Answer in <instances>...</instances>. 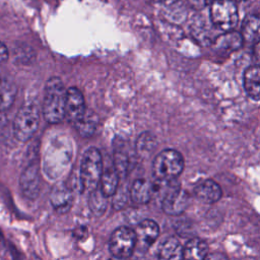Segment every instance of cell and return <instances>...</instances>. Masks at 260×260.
<instances>
[{"mask_svg": "<svg viewBox=\"0 0 260 260\" xmlns=\"http://www.w3.org/2000/svg\"><path fill=\"white\" fill-rule=\"evenodd\" d=\"M73 148L66 137H58L47 148L44 157V170L48 177L57 179L64 174L71 162Z\"/></svg>", "mask_w": 260, "mask_h": 260, "instance_id": "cell-1", "label": "cell"}, {"mask_svg": "<svg viewBox=\"0 0 260 260\" xmlns=\"http://www.w3.org/2000/svg\"><path fill=\"white\" fill-rule=\"evenodd\" d=\"M66 89L59 77H51L45 86L43 115L47 122L56 124L65 118Z\"/></svg>", "mask_w": 260, "mask_h": 260, "instance_id": "cell-2", "label": "cell"}, {"mask_svg": "<svg viewBox=\"0 0 260 260\" xmlns=\"http://www.w3.org/2000/svg\"><path fill=\"white\" fill-rule=\"evenodd\" d=\"M184 169V158L175 149H165L153 159L152 174L155 180L170 181L176 179Z\"/></svg>", "mask_w": 260, "mask_h": 260, "instance_id": "cell-3", "label": "cell"}, {"mask_svg": "<svg viewBox=\"0 0 260 260\" xmlns=\"http://www.w3.org/2000/svg\"><path fill=\"white\" fill-rule=\"evenodd\" d=\"M103 157L95 147L88 148L81 158L80 184L85 191H92L98 188L103 173Z\"/></svg>", "mask_w": 260, "mask_h": 260, "instance_id": "cell-4", "label": "cell"}, {"mask_svg": "<svg viewBox=\"0 0 260 260\" xmlns=\"http://www.w3.org/2000/svg\"><path fill=\"white\" fill-rule=\"evenodd\" d=\"M40 113L38 107L32 103L24 104L17 112L13 121V132L15 137L25 142L29 140L38 130Z\"/></svg>", "mask_w": 260, "mask_h": 260, "instance_id": "cell-5", "label": "cell"}, {"mask_svg": "<svg viewBox=\"0 0 260 260\" xmlns=\"http://www.w3.org/2000/svg\"><path fill=\"white\" fill-rule=\"evenodd\" d=\"M210 21L220 31L235 29L239 20L238 8L233 0H214L210 4Z\"/></svg>", "mask_w": 260, "mask_h": 260, "instance_id": "cell-6", "label": "cell"}, {"mask_svg": "<svg viewBox=\"0 0 260 260\" xmlns=\"http://www.w3.org/2000/svg\"><path fill=\"white\" fill-rule=\"evenodd\" d=\"M136 237L134 230L128 226H120L116 229L109 241V251L114 258H129L135 250Z\"/></svg>", "mask_w": 260, "mask_h": 260, "instance_id": "cell-7", "label": "cell"}, {"mask_svg": "<svg viewBox=\"0 0 260 260\" xmlns=\"http://www.w3.org/2000/svg\"><path fill=\"white\" fill-rule=\"evenodd\" d=\"M190 202L189 194L181 189L177 181L161 198V208L169 215H179L185 211Z\"/></svg>", "mask_w": 260, "mask_h": 260, "instance_id": "cell-8", "label": "cell"}, {"mask_svg": "<svg viewBox=\"0 0 260 260\" xmlns=\"http://www.w3.org/2000/svg\"><path fill=\"white\" fill-rule=\"evenodd\" d=\"M136 243L135 250L143 253L147 251L155 242L159 235V226L152 219H143L134 230Z\"/></svg>", "mask_w": 260, "mask_h": 260, "instance_id": "cell-9", "label": "cell"}, {"mask_svg": "<svg viewBox=\"0 0 260 260\" xmlns=\"http://www.w3.org/2000/svg\"><path fill=\"white\" fill-rule=\"evenodd\" d=\"M22 193L29 199H36L41 191V177L38 161L30 162L22 172L19 180Z\"/></svg>", "mask_w": 260, "mask_h": 260, "instance_id": "cell-10", "label": "cell"}, {"mask_svg": "<svg viewBox=\"0 0 260 260\" xmlns=\"http://www.w3.org/2000/svg\"><path fill=\"white\" fill-rule=\"evenodd\" d=\"M85 109V102L81 91L76 87H70L66 89L65 118L73 124L78 118L82 116Z\"/></svg>", "mask_w": 260, "mask_h": 260, "instance_id": "cell-11", "label": "cell"}, {"mask_svg": "<svg viewBox=\"0 0 260 260\" xmlns=\"http://www.w3.org/2000/svg\"><path fill=\"white\" fill-rule=\"evenodd\" d=\"M50 201L57 212H67L73 203V194L71 189L62 182L57 183L51 190Z\"/></svg>", "mask_w": 260, "mask_h": 260, "instance_id": "cell-12", "label": "cell"}, {"mask_svg": "<svg viewBox=\"0 0 260 260\" xmlns=\"http://www.w3.org/2000/svg\"><path fill=\"white\" fill-rule=\"evenodd\" d=\"M134 152H132L129 145L121 141L119 145H116L114 151V167L116 168L119 177H125L131 170L134 164Z\"/></svg>", "mask_w": 260, "mask_h": 260, "instance_id": "cell-13", "label": "cell"}, {"mask_svg": "<svg viewBox=\"0 0 260 260\" xmlns=\"http://www.w3.org/2000/svg\"><path fill=\"white\" fill-rule=\"evenodd\" d=\"M194 194L199 201L206 204H212L220 199L222 192L216 182L211 179H207L196 185Z\"/></svg>", "mask_w": 260, "mask_h": 260, "instance_id": "cell-14", "label": "cell"}, {"mask_svg": "<svg viewBox=\"0 0 260 260\" xmlns=\"http://www.w3.org/2000/svg\"><path fill=\"white\" fill-rule=\"evenodd\" d=\"M243 42L241 34L233 29L230 31H223V34L215 37L211 44L216 51L231 53L241 48Z\"/></svg>", "mask_w": 260, "mask_h": 260, "instance_id": "cell-15", "label": "cell"}, {"mask_svg": "<svg viewBox=\"0 0 260 260\" xmlns=\"http://www.w3.org/2000/svg\"><path fill=\"white\" fill-rule=\"evenodd\" d=\"M129 195L132 201L135 203H138V204L148 203L152 199V195H153L152 182L144 178L136 179L130 187Z\"/></svg>", "mask_w": 260, "mask_h": 260, "instance_id": "cell-16", "label": "cell"}, {"mask_svg": "<svg viewBox=\"0 0 260 260\" xmlns=\"http://www.w3.org/2000/svg\"><path fill=\"white\" fill-rule=\"evenodd\" d=\"M244 80V88L253 101H259V91H260V70L258 65L249 66L243 76Z\"/></svg>", "mask_w": 260, "mask_h": 260, "instance_id": "cell-17", "label": "cell"}, {"mask_svg": "<svg viewBox=\"0 0 260 260\" xmlns=\"http://www.w3.org/2000/svg\"><path fill=\"white\" fill-rule=\"evenodd\" d=\"M74 127L77 132L83 137L92 136L99 126V117L98 115L90 109H85L84 113L80 118H78L74 123Z\"/></svg>", "mask_w": 260, "mask_h": 260, "instance_id": "cell-18", "label": "cell"}, {"mask_svg": "<svg viewBox=\"0 0 260 260\" xmlns=\"http://www.w3.org/2000/svg\"><path fill=\"white\" fill-rule=\"evenodd\" d=\"M208 245L199 238L190 239L183 246V258L191 260H202L207 258Z\"/></svg>", "mask_w": 260, "mask_h": 260, "instance_id": "cell-19", "label": "cell"}, {"mask_svg": "<svg viewBox=\"0 0 260 260\" xmlns=\"http://www.w3.org/2000/svg\"><path fill=\"white\" fill-rule=\"evenodd\" d=\"M119 174L114 166L108 167L105 171L103 170L101 179H100V190L104 196L107 198L112 196L119 185Z\"/></svg>", "mask_w": 260, "mask_h": 260, "instance_id": "cell-20", "label": "cell"}, {"mask_svg": "<svg viewBox=\"0 0 260 260\" xmlns=\"http://www.w3.org/2000/svg\"><path fill=\"white\" fill-rule=\"evenodd\" d=\"M240 34L246 43L257 44L259 41V17L254 14L248 15L242 24Z\"/></svg>", "mask_w": 260, "mask_h": 260, "instance_id": "cell-21", "label": "cell"}, {"mask_svg": "<svg viewBox=\"0 0 260 260\" xmlns=\"http://www.w3.org/2000/svg\"><path fill=\"white\" fill-rule=\"evenodd\" d=\"M158 257L160 259H182L183 246L175 237H170L159 247Z\"/></svg>", "mask_w": 260, "mask_h": 260, "instance_id": "cell-22", "label": "cell"}, {"mask_svg": "<svg viewBox=\"0 0 260 260\" xmlns=\"http://www.w3.org/2000/svg\"><path fill=\"white\" fill-rule=\"evenodd\" d=\"M17 92L15 83L8 79H0V112L8 110L14 103Z\"/></svg>", "mask_w": 260, "mask_h": 260, "instance_id": "cell-23", "label": "cell"}, {"mask_svg": "<svg viewBox=\"0 0 260 260\" xmlns=\"http://www.w3.org/2000/svg\"><path fill=\"white\" fill-rule=\"evenodd\" d=\"M209 28H210V26L208 25L206 20L201 16L195 18L193 21V24L191 26V30H192L194 38L196 40H198L199 42H202L203 44H205V43L211 44L213 41L210 38V29Z\"/></svg>", "mask_w": 260, "mask_h": 260, "instance_id": "cell-24", "label": "cell"}, {"mask_svg": "<svg viewBox=\"0 0 260 260\" xmlns=\"http://www.w3.org/2000/svg\"><path fill=\"white\" fill-rule=\"evenodd\" d=\"M155 137L149 132H143L136 140V153L141 156L149 155L155 148Z\"/></svg>", "mask_w": 260, "mask_h": 260, "instance_id": "cell-25", "label": "cell"}, {"mask_svg": "<svg viewBox=\"0 0 260 260\" xmlns=\"http://www.w3.org/2000/svg\"><path fill=\"white\" fill-rule=\"evenodd\" d=\"M88 205L93 214L100 216L102 215L107 208V197L103 195L100 189L95 188L89 192Z\"/></svg>", "mask_w": 260, "mask_h": 260, "instance_id": "cell-26", "label": "cell"}, {"mask_svg": "<svg viewBox=\"0 0 260 260\" xmlns=\"http://www.w3.org/2000/svg\"><path fill=\"white\" fill-rule=\"evenodd\" d=\"M187 2L192 8L196 10H201L205 8L208 4H210L211 0H187Z\"/></svg>", "mask_w": 260, "mask_h": 260, "instance_id": "cell-27", "label": "cell"}, {"mask_svg": "<svg viewBox=\"0 0 260 260\" xmlns=\"http://www.w3.org/2000/svg\"><path fill=\"white\" fill-rule=\"evenodd\" d=\"M8 56H9V53H8L7 47L2 42H0V64L5 62L8 59Z\"/></svg>", "mask_w": 260, "mask_h": 260, "instance_id": "cell-28", "label": "cell"}, {"mask_svg": "<svg viewBox=\"0 0 260 260\" xmlns=\"http://www.w3.org/2000/svg\"><path fill=\"white\" fill-rule=\"evenodd\" d=\"M151 2H154V3H160V2H165L166 0H149Z\"/></svg>", "mask_w": 260, "mask_h": 260, "instance_id": "cell-29", "label": "cell"}, {"mask_svg": "<svg viewBox=\"0 0 260 260\" xmlns=\"http://www.w3.org/2000/svg\"><path fill=\"white\" fill-rule=\"evenodd\" d=\"M235 3H237V2H244V1H246V0H233Z\"/></svg>", "mask_w": 260, "mask_h": 260, "instance_id": "cell-30", "label": "cell"}]
</instances>
